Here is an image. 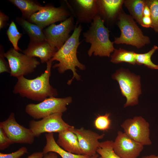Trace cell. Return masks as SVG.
Here are the masks:
<instances>
[{
    "label": "cell",
    "instance_id": "4316f807",
    "mask_svg": "<svg viewBox=\"0 0 158 158\" xmlns=\"http://www.w3.org/2000/svg\"><path fill=\"white\" fill-rule=\"evenodd\" d=\"M146 5L150 11L152 21L151 28L156 33L158 32V0H146Z\"/></svg>",
    "mask_w": 158,
    "mask_h": 158
},
{
    "label": "cell",
    "instance_id": "7c38bea8",
    "mask_svg": "<svg viewBox=\"0 0 158 158\" xmlns=\"http://www.w3.org/2000/svg\"><path fill=\"white\" fill-rule=\"evenodd\" d=\"M72 15L76 19L75 25L91 23L98 16L97 0H65Z\"/></svg>",
    "mask_w": 158,
    "mask_h": 158
},
{
    "label": "cell",
    "instance_id": "7a4b0ae2",
    "mask_svg": "<svg viewBox=\"0 0 158 158\" xmlns=\"http://www.w3.org/2000/svg\"><path fill=\"white\" fill-rule=\"evenodd\" d=\"M82 30L81 24L76 25L72 35L51 59L53 61H58L53 67L57 68L60 73H63L69 70L72 71L73 76L67 83L68 85L74 78L78 80L80 79V76L76 72V67L82 70L85 68V66L79 61L77 55L78 48L81 42H80L79 37Z\"/></svg>",
    "mask_w": 158,
    "mask_h": 158
},
{
    "label": "cell",
    "instance_id": "4dcf8cb0",
    "mask_svg": "<svg viewBox=\"0 0 158 158\" xmlns=\"http://www.w3.org/2000/svg\"><path fill=\"white\" fill-rule=\"evenodd\" d=\"M3 49L2 46H0V73L4 72L10 73V69L8 63L5 60Z\"/></svg>",
    "mask_w": 158,
    "mask_h": 158
},
{
    "label": "cell",
    "instance_id": "ba28073f",
    "mask_svg": "<svg viewBox=\"0 0 158 158\" xmlns=\"http://www.w3.org/2000/svg\"><path fill=\"white\" fill-rule=\"evenodd\" d=\"M67 7L63 5L56 7L52 6H43L39 11L32 15L28 19L42 28L58 22L64 21L72 16Z\"/></svg>",
    "mask_w": 158,
    "mask_h": 158
},
{
    "label": "cell",
    "instance_id": "ac0fdd59",
    "mask_svg": "<svg viewBox=\"0 0 158 158\" xmlns=\"http://www.w3.org/2000/svg\"><path fill=\"white\" fill-rule=\"evenodd\" d=\"M73 128L59 133L56 143L59 146L68 152L82 155L77 137L72 131Z\"/></svg>",
    "mask_w": 158,
    "mask_h": 158
},
{
    "label": "cell",
    "instance_id": "e0dca14e",
    "mask_svg": "<svg viewBox=\"0 0 158 158\" xmlns=\"http://www.w3.org/2000/svg\"><path fill=\"white\" fill-rule=\"evenodd\" d=\"M98 16L105 22L113 20L121 11L124 0H97Z\"/></svg>",
    "mask_w": 158,
    "mask_h": 158
},
{
    "label": "cell",
    "instance_id": "83f0119b",
    "mask_svg": "<svg viewBox=\"0 0 158 158\" xmlns=\"http://www.w3.org/2000/svg\"><path fill=\"white\" fill-rule=\"evenodd\" d=\"M109 113L98 116L94 121V125L97 129L106 131L110 129L111 125V120Z\"/></svg>",
    "mask_w": 158,
    "mask_h": 158
},
{
    "label": "cell",
    "instance_id": "8992f818",
    "mask_svg": "<svg viewBox=\"0 0 158 158\" xmlns=\"http://www.w3.org/2000/svg\"><path fill=\"white\" fill-rule=\"evenodd\" d=\"M72 102L70 97L63 98L50 97L38 104H28L25 111L34 119H42L54 114L63 113L67 110V106Z\"/></svg>",
    "mask_w": 158,
    "mask_h": 158
},
{
    "label": "cell",
    "instance_id": "9a60e30c",
    "mask_svg": "<svg viewBox=\"0 0 158 158\" xmlns=\"http://www.w3.org/2000/svg\"><path fill=\"white\" fill-rule=\"evenodd\" d=\"M72 131L77 137L82 155L91 157L96 154L100 143L98 140L102 139L104 134L100 135L83 128H74Z\"/></svg>",
    "mask_w": 158,
    "mask_h": 158
},
{
    "label": "cell",
    "instance_id": "f546056e",
    "mask_svg": "<svg viewBox=\"0 0 158 158\" xmlns=\"http://www.w3.org/2000/svg\"><path fill=\"white\" fill-rule=\"evenodd\" d=\"M13 143L8 137L4 130L0 128V150H4Z\"/></svg>",
    "mask_w": 158,
    "mask_h": 158
},
{
    "label": "cell",
    "instance_id": "d6a6232c",
    "mask_svg": "<svg viewBox=\"0 0 158 158\" xmlns=\"http://www.w3.org/2000/svg\"><path fill=\"white\" fill-rule=\"evenodd\" d=\"M9 19L8 16L1 11L0 12V29L4 28L6 26L7 21Z\"/></svg>",
    "mask_w": 158,
    "mask_h": 158
},
{
    "label": "cell",
    "instance_id": "74e56055",
    "mask_svg": "<svg viewBox=\"0 0 158 158\" xmlns=\"http://www.w3.org/2000/svg\"><path fill=\"white\" fill-rule=\"evenodd\" d=\"M90 158H103L101 156L99 157L98 154H95L91 157Z\"/></svg>",
    "mask_w": 158,
    "mask_h": 158
},
{
    "label": "cell",
    "instance_id": "277c9868",
    "mask_svg": "<svg viewBox=\"0 0 158 158\" xmlns=\"http://www.w3.org/2000/svg\"><path fill=\"white\" fill-rule=\"evenodd\" d=\"M118 20L117 25L121 35L119 37H115L114 43L130 45L138 49L150 43V38L143 34L130 15L121 11L118 14Z\"/></svg>",
    "mask_w": 158,
    "mask_h": 158
},
{
    "label": "cell",
    "instance_id": "30bf717a",
    "mask_svg": "<svg viewBox=\"0 0 158 158\" xmlns=\"http://www.w3.org/2000/svg\"><path fill=\"white\" fill-rule=\"evenodd\" d=\"M150 124L141 116H135L125 120L121 125L128 137L143 145H150Z\"/></svg>",
    "mask_w": 158,
    "mask_h": 158
},
{
    "label": "cell",
    "instance_id": "d4e9b609",
    "mask_svg": "<svg viewBox=\"0 0 158 158\" xmlns=\"http://www.w3.org/2000/svg\"><path fill=\"white\" fill-rule=\"evenodd\" d=\"M113 142L107 140L100 142L97 152L103 158H121L114 152Z\"/></svg>",
    "mask_w": 158,
    "mask_h": 158
},
{
    "label": "cell",
    "instance_id": "836d02e7",
    "mask_svg": "<svg viewBox=\"0 0 158 158\" xmlns=\"http://www.w3.org/2000/svg\"><path fill=\"white\" fill-rule=\"evenodd\" d=\"M44 155V154L42 152H35L26 158H42Z\"/></svg>",
    "mask_w": 158,
    "mask_h": 158
},
{
    "label": "cell",
    "instance_id": "ffe728a7",
    "mask_svg": "<svg viewBox=\"0 0 158 158\" xmlns=\"http://www.w3.org/2000/svg\"><path fill=\"white\" fill-rule=\"evenodd\" d=\"M16 21L29 37L30 41L38 42L46 40L43 28L38 25L23 17H17Z\"/></svg>",
    "mask_w": 158,
    "mask_h": 158
},
{
    "label": "cell",
    "instance_id": "7402d4cb",
    "mask_svg": "<svg viewBox=\"0 0 158 158\" xmlns=\"http://www.w3.org/2000/svg\"><path fill=\"white\" fill-rule=\"evenodd\" d=\"M123 4L130 15L141 25L143 11L146 4V0H124Z\"/></svg>",
    "mask_w": 158,
    "mask_h": 158
},
{
    "label": "cell",
    "instance_id": "5b68a950",
    "mask_svg": "<svg viewBox=\"0 0 158 158\" xmlns=\"http://www.w3.org/2000/svg\"><path fill=\"white\" fill-rule=\"evenodd\" d=\"M112 78L118 82L121 93L126 99L124 108L138 104V98L141 94L140 77L123 68L117 70Z\"/></svg>",
    "mask_w": 158,
    "mask_h": 158
},
{
    "label": "cell",
    "instance_id": "44dd1931",
    "mask_svg": "<svg viewBox=\"0 0 158 158\" xmlns=\"http://www.w3.org/2000/svg\"><path fill=\"white\" fill-rule=\"evenodd\" d=\"M21 11L23 18L29 19L33 14L42 9L43 6L36 1L31 0H9Z\"/></svg>",
    "mask_w": 158,
    "mask_h": 158
},
{
    "label": "cell",
    "instance_id": "e575fe53",
    "mask_svg": "<svg viewBox=\"0 0 158 158\" xmlns=\"http://www.w3.org/2000/svg\"><path fill=\"white\" fill-rule=\"evenodd\" d=\"M57 154L54 152H50L44 154L42 158H59Z\"/></svg>",
    "mask_w": 158,
    "mask_h": 158
},
{
    "label": "cell",
    "instance_id": "9c48e42d",
    "mask_svg": "<svg viewBox=\"0 0 158 158\" xmlns=\"http://www.w3.org/2000/svg\"><path fill=\"white\" fill-rule=\"evenodd\" d=\"M74 18L72 15L60 24H51L43 30L46 40L51 46L58 50L68 40L76 26Z\"/></svg>",
    "mask_w": 158,
    "mask_h": 158
},
{
    "label": "cell",
    "instance_id": "6da1fadb",
    "mask_svg": "<svg viewBox=\"0 0 158 158\" xmlns=\"http://www.w3.org/2000/svg\"><path fill=\"white\" fill-rule=\"evenodd\" d=\"M53 61L51 59L47 62L44 72L35 78L29 79L24 76L17 78V81L13 90V93L18 94L23 97L39 102L50 97L57 96L56 90L49 83Z\"/></svg>",
    "mask_w": 158,
    "mask_h": 158
},
{
    "label": "cell",
    "instance_id": "3957f363",
    "mask_svg": "<svg viewBox=\"0 0 158 158\" xmlns=\"http://www.w3.org/2000/svg\"><path fill=\"white\" fill-rule=\"evenodd\" d=\"M109 32L104 20L99 16L95 17L88 30L83 33L85 42L90 44L87 51L89 56L93 54L94 56H110L115 49L114 42L109 39Z\"/></svg>",
    "mask_w": 158,
    "mask_h": 158
},
{
    "label": "cell",
    "instance_id": "5bb4252c",
    "mask_svg": "<svg viewBox=\"0 0 158 158\" xmlns=\"http://www.w3.org/2000/svg\"><path fill=\"white\" fill-rule=\"evenodd\" d=\"M144 148V145L118 131L113 143L114 152L121 158H137Z\"/></svg>",
    "mask_w": 158,
    "mask_h": 158
},
{
    "label": "cell",
    "instance_id": "603a6c76",
    "mask_svg": "<svg viewBox=\"0 0 158 158\" xmlns=\"http://www.w3.org/2000/svg\"><path fill=\"white\" fill-rule=\"evenodd\" d=\"M135 53L133 51H128L121 48L115 49L111 56L110 61L114 63L126 62L135 65L136 64Z\"/></svg>",
    "mask_w": 158,
    "mask_h": 158
},
{
    "label": "cell",
    "instance_id": "4fadbf2b",
    "mask_svg": "<svg viewBox=\"0 0 158 158\" xmlns=\"http://www.w3.org/2000/svg\"><path fill=\"white\" fill-rule=\"evenodd\" d=\"M0 128L4 131L13 143L32 144L35 136L32 130L19 124L16 121L13 112H11L8 118L0 123Z\"/></svg>",
    "mask_w": 158,
    "mask_h": 158
},
{
    "label": "cell",
    "instance_id": "f1b7e54d",
    "mask_svg": "<svg viewBox=\"0 0 158 158\" xmlns=\"http://www.w3.org/2000/svg\"><path fill=\"white\" fill-rule=\"evenodd\" d=\"M28 152L26 147H23L17 151L9 154L0 153V158H20L25 154Z\"/></svg>",
    "mask_w": 158,
    "mask_h": 158
},
{
    "label": "cell",
    "instance_id": "d6986e66",
    "mask_svg": "<svg viewBox=\"0 0 158 158\" xmlns=\"http://www.w3.org/2000/svg\"><path fill=\"white\" fill-rule=\"evenodd\" d=\"M46 144L43 151L44 154L50 152L59 154L62 158H90V157L83 155H77L68 152L59 146L55 140L53 133L45 134Z\"/></svg>",
    "mask_w": 158,
    "mask_h": 158
},
{
    "label": "cell",
    "instance_id": "1f68e13d",
    "mask_svg": "<svg viewBox=\"0 0 158 158\" xmlns=\"http://www.w3.org/2000/svg\"><path fill=\"white\" fill-rule=\"evenodd\" d=\"M141 26L144 28H151L152 21L150 16H143L142 19Z\"/></svg>",
    "mask_w": 158,
    "mask_h": 158
},
{
    "label": "cell",
    "instance_id": "52a82bcc",
    "mask_svg": "<svg viewBox=\"0 0 158 158\" xmlns=\"http://www.w3.org/2000/svg\"><path fill=\"white\" fill-rule=\"evenodd\" d=\"M4 55L8 61L10 76L17 78L33 73L40 64L35 57L20 53L13 48L4 53Z\"/></svg>",
    "mask_w": 158,
    "mask_h": 158
},
{
    "label": "cell",
    "instance_id": "d590c367",
    "mask_svg": "<svg viewBox=\"0 0 158 158\" xmlns=\"http://www.w3.org/2000/svg\"><path fill=\"white\" fill-rule=\"evenodd\" d=\"M143 16H150V11L148 6L146 4L143 12Z\"/></svg>",
    "mask_w": 158,
    "mask_h": 158
},
{
    "label": "cell",
    "instance_id": "cb8c5ba5",
    "mask_svg": "<svg viewBox=\"0 0 158 158\" xmlns=\"http://www.w3.org/2000/svg\"><path fill=\"white\" fill-rule=\"evenodd\" d=\"M158 49V47L154 45L149 51L144 54L135 53L136 64L141 65H144L147 68L158 70V65L154 63L151 61V58L153 54Z\"/></svg>",
    "mask_w": 158,
    "mask_h": 158
},
{
    "label": "cell",
    "instance_id": "484cf974",
    "mask_svg": "<svg viewBox=\"0 0 158 158\" xmlns=\"http://www.w3.org/2000/svg\"><path fill=\"white\" fill-rule=\"evenodd\" d=\"M6 34L13 48L18 51H21L18 46V43L22 34L19 32L16 24L13 20L11 21L10 24L7 30Z\"/></svg>",
    "mask_w": 158,
    "mask_h": 158
},
{
    "label": "cell",
    "instance_id": "8fae6325",
    "mask_svg": "<svg viewBox=\"0 0 158 158\" xmlns=\"http://www.w3.org/2000/svg\"><path fill=\"white\" fill-rule=\"evenodd\" d=\"M62 113L53 114L36 121H30L29 128L32 131L35 137H39L45 133L57 132L59 133L74 128L66 123L62 118Z\"/></svg>",
    "mask_w": 158,
    "mask_h": 158
},
{
    "label": "cell",
    "instance_id": "8d00e7d4",
    "mask_svg": "<svg viewBox=\"0 0 158 158\" xmlns=\"http://www.w3.org/2000/svg\"><path fill=\"white\" fill-rule=\"evenodd\" d=\"M140 158H158V155L152 154L149 155L144 156Z\"/></svg>",
    "mask_w": 158,
    "mask_h": 158
},
{
    "label": "cell",
    "instance_id": "2e32d148",
    "mask_svg": "<svg viewBox=\"0 0 158 158\" xmlns=\"http://www.w3.org/2000/svg\"><path fill=\"white\" fill-rule=\"evenodd\" d=\"M58 50L51 46L46 41H30L23 54L31 57L39 58L42 63H46L52 58Z\"/></svg>",
    "mask_w": 158,
    "mask_h": 158
}]
</instances>
